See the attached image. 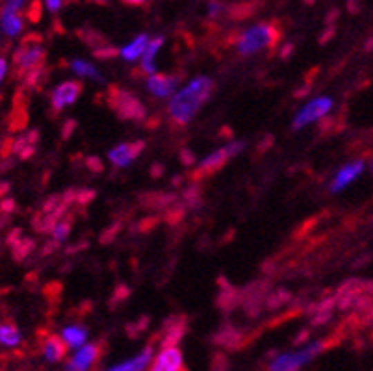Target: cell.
<instances>
[{
	"label": "cell",
	"mask_w": 373,
	"mask_h": 371,
	"mask_svg": "<svg viewBox=\"0 0 373 371\" xmlns=\"http://www.w3.org/2000/svg\"><path fill=\"white\" fill-rule=\"evenodd\" d=\"M213 91V82L208 77L193 78L188 86L180 89L169 102V115L175 121V124L184 126L191 119L195 117V113L201 110V106L210 99Z\"/></svg>",
	"instance_id": "1"
},
{
	"label": "cell",
	"mask_w": 373,
	"mask_h": 371,
	"mask_svg": "<svg viewBox=\"0 0 373 371\" xmlns=\"http://www.w3.org/2000/svg\"><path fill=\"white\" fill-rule=\"evenodd\" d=\"M277 37L278 30L273 24H258V26H253L247 32H243L242 37L238 39V50L243 56H249V54H255L262 48L275 45Z\"/></svg>",
	"instance_id": "2"
},
{
	"label": "cell",
	"mask_w": 373,
	"mask_h": 371,
	"mask_svg": "<svg viewBox=\"0 0 373 371\" xmlns=\"http://www.w3.org/2000/svg\"><path fill=\"white\" fill-rule=\"evenodd\" d=\"M321 351H323V343L314 342L312 345H308V348H305L303 351H297V353L278 354L269 365V371H299L301 365L310 362Z\"/></svg>",
	"instance_id": "3"
},
{
	"label": "cell",
	"mask_w": 373,
	"mask_h": 371,
	"mask_svg": "<svg viewBox=\"0 0 373 371\" xmlns=\"http://www.w3.org/2000/svg\"><path fill=\"white\" fill-rule=\"evenodd\" d=\"M110 104H112L113 110L117 112L119 117L123 119H142L143 115H145L142 102H140L136 97L121 91V89H113Z\"/></svg>",
	"instance_id": "4"
},
{
	"label": "cell",
	"mask_w": 373,
	"mask_h": 371,
	"mask_svg": "<svg viewBox=\"0 0 373 371\" xmlns=\"http://www.w3.org/2000/svg\"><path fill=\"white\" fill-rule=\"evenodd\" d=\"M332 108V100L329 97H318L310 100L307 106H303L294 119V129H301L305 124H310L321 119Z\"/></svg>",
	"instance_id": "5"
},
{
	"label": "cell",
	"mask_w": 373,
	"mask_h": 371,
	"mask_svg": "<svg viewBox=\"0 0 373 371\" xmlns=\"http://www.w3.org/2000/svg\"><path fill=\"white\" fill-rule=\"evenodd\" d=\"M15 65L19 71H24V75L39 71V65L45 59V50L39 45H23V48H19L15 53Z\"/></svg>",
	"instance_id": "6"
},
{
	"label": "cell",
	"mask_w": 373,
	"mask_h": 371,
	"mask_svg": "<svg viewBox=\"0 0 373 371\" xmlns=\"http://www.w3.org/2000/svg\"><path fill=\"white\" fill-rule=\"evenodd\" d=\"M82 91H84L82 84L75 82V80L59 84L58 88L52 91V99H50L54 112H61L64 108L75 104Z\"/></svg>",
	"instance_id": "7"
},
{
	"label": "cell",
	"mask_w": 373,
	"mask_h": 371,
	"mask_svg": "<svg viewBox=\"0 0 373 371\" xmlns=\"http://www.w3.org/2000/svg\"><path fill=\"white\" fill-rule=\"evenodd\" d=\"M101 345L99 343H86L73 354V359L67 362L66 371H88L101 356Z\"/></svg>",
	"instance_id": "8"
},
{
	"label": "cell",
	"mask_w": 373,
	"mask_h": 371,
	"mask_svg": "<svg viewBox=\"0 0 373 371\" xmlns=\"http://www.w3.org/2000/svg\"><path fill=\"white\" fill-rule=\"evenodd\" d=\"M149 371H188L184 368V359L178 348H162L158 356L154 359Z\"/></svg>",
	"instance_id": "9"
},
{
	"label": "cell",
	"mask_w": 373,
	"mask_h": 371,
	"mask_svg": "<svg viewBox=\"0 0 373 371\" xmlns=\"http://www.w3.org/2000/svg\"><path fill=\"white\" fill-rule=\"evenodd\" d=\"M145 147L143 142H136V143H121L115 149L110 151V162H112L115 167H128V165L134 162V160L140 156V153Z\"/></svg>",
	"instance_id": "10"
},
{
	"label": "cell",
	"mask_w": 373,
	"mask_h": 371,
	"mask_svg": "<svg viewBox=\"0 0 373 371\" xmlns=\"http://www.w3.org/2000/svg\"><path fill=\"white\" fill-rule=\"evenodd\" d=\"M229 158H232V153H231V149H229V145H227L225 149H220V151L212 153L210 156H208V158L202 160L201 165L197 167L195 178L208 177V175L216 173L218 169H221V167L227 164V160Z\"/></svg>",
	"instance_id": "11"
},
{
	"label": "cell",
	"mask_w": 373,
	"mask_h": 371,
	"mask_svg": "<svg viewBox=\"0 0 373 371\" xmlns=\"http://www.w3.org/2000/svg\"><path fill=\"white\" fill-rule=\"evenodd\" d=\"M178 78L173 75H162V73H154L147 80V89L154 97H169L177 88Z\"/></svg>",
	"instance_id": "12"
},
{
	"label": "cell",
	"mask_w": 373,
	"mask_h": 371,
	"mask_svg": "<svg viewBox=\"0 0 373 371\" xmlns=\"http://www.w3.org/2000/svg\"><path fill=\"white\" fill-rule=\"evenodd\" d=\"M362 171H364V164H362V162H353V164H347L345 167H342V169L336 173L334 180L331 182L332 193L342 191L347 184H351L355 178L361 177Z\"/></svg>",
	"instance_id": "13"
},
{
	"label": "cell",
	"mask_w": 373,
	"mask_h": 371,
	"mask_svg": "<svg viewBox=\"0 0 373 371\" xmlns=\"http://www.w3.org/2000/svg\"><path fill=\"white\" fill-rule=\"evenodd\" d=\"M24 21L17 12L10 10H0V32L6 37H19L23 34Z\"/></svg>",
	"instance_id": "14"
},
{
	"label": "cell",
	"mask_w": 373,
	"mask_h": 371,
	"mask_svg": "<svg viewBox=\"0 0 373 371\" xmlns=\"http://www.w3.org/2000/svg\"><path fill=\"white\" fill-rule=\"evenodd\" d=\"M67 353V343L64 342V338H59V336H48L43 340V354H45V359L48 362H59V360H64Z\"/></svg>",
	"instance_id": "15"
},
{
	"label": "cell",
	"mask_w": 373,
	"mask_h": 371,
	"mask_svg": "<svg viewBox=\"0 0 373 371\" xmlns=\"http://www.w3.org/2000/svg\"><path fill=\"white\" fill-rule=\"evenodd\" d=\"M151 359H153V348L149 345V348L143 349L142 353L136 354L134 359L124 360V362H121V364L108 371H143L147 368L149 362H151Z\"/></svg>",
	"instance_id": "16"
},
{
	"label": "cell",
	"mask_w": 373,
	"mask_h": 371,
	"mask_svg": "<svg viewBox=\"0 0 373 371\" xmlns=\"http://www.w3.org/2000/svg\"><path fill=\"white\" fill-rule=\"evenodd\" d=\"M61 338L67 343V348L80 349L86 342V338H88V330L84 327H78V325H69V327L61 330Z\"/></svg>",
	"instance_id": "17"
},
{
	"label": "cell",
	"mask_w": 373,
	"mask_h": 371,
	"mask_svg": "<svg viewBox=\"0 0 373 371\" xmlns=\"http://www.w3.org/2000/svg\"><path fill=\"white\" fill-rule=\"evenodd\" d=\"M21 343V332L13 323H0V345L2 348H17Z\"/></svg>",
	"instance_id": "18"
},
{
	"label": "cell",
	"mask_w": 373,
	"mask_h": 371,
	"mask_svg": "<svg viewBox=\"0 0 373 371\" xmlns=\"http://www.w3.org/2000/svg\"><path fill=\"white\" fill-rule=\"evenodd\" d=\"M164 45V37H154V39H151L147 45V48H145V53H143V61H142V69L145 73H151V75H154V56H156V53H158V48Z\"/></svg>",
	"instance_id": "19"
},
{
	"label": "cell",
	"mask_w": 373,
	"mask_h": 371,
	"mask_svg": "<svg viewBox=\"0 0 373 371\" xmlns=\"http://www.w3.org/2000/svg\"><path fill=\"white\" fill-rule=\"evenodd\" d=\"M147 45H149V37L145 36V34H143V36H137L131 45H126V47L121 50V56H123L124 59H128V61H134V59H137L140 56H143Z\"/></svg>",
	"instance_id": "20"
},
{
	"label": "cell",
	"mask_w": 373,
	"mask_h": 371,
	"mask_svg": "<svg viewBox=\"0 0 373 371\" xmlns=\"http://www.w3.org/2000/svg\"><path fill=\"white\" fill-rule=\"evenodd\" d=\"M71 69L77 73L78 77H86V78H93V80H101V75L97 71L95 67L88 61H82V59H73L71 61Z\"/></svg>",
	"instance_id": "21"
},
{
	"label": "cell",
	"mask_w": 373,
	"mask_h": 371,
	"mask_svg": "<svg viewBox=\"0 0 373 371\" xmlns=\"http://www.w3.org/2000/svg\"><path fill=\"white\" fill-rule=\"evenodd\" d=\"M69 230H71V221L69 219H64V221H58L56 227L52 229V236L56 242H64L67 236H69Z\"/></svg>",
	"instance_id": "22"
},
{
	"label": "cell",
	"mask_w": 373,
	"mask_h": 371,
	"mask_svg": "<svg viewBox=\"0 0 373 371\" xmlns=\"http://www.w3.org/2000/svg\"><path fill=\"white\" fill-rule=\"evenodd\" d=\"M26 4V0H4V10H10V12H17L23 10V6Z\"/></svg>",
	"instance_id": "23"
},
{
	"label": "cell",
	"mask_w": 373,
	"mask_h": 371,
	"mask_svg": "<svg viewBox=\"0 0 373 371\" xmlns=\"http://www.w3.org/2000/svg\"><path fill=\"white\" fill-rule=\"evenodd\" d=\"M61 2H64V0H45V4H47V8H48V12H58L59 8H61Z\"/></svg>",
	"instance_id": "24"
},
{
	"label": "cell",
	"mask_w": 373,
	"mask_h": 371,
	"mask_svg": "<svg viewBox=\"0 0 373 371\" xmlns=\"http://www.w3.org/2000/svg\"><path fill=\"white\" fill-rule=\"evenodd\" d=\"M6 75H8V61H6V58H2V56H0V82L6 78Z\"/></svg>",
	"instance_id": "25"
},
{
	"label": "cell",
	"mask_w": 373,
	"mask_h": 371,
	"mask_svg": "<svg viewBox=\"0 0 373 371\" xmlns=\"http://www.w3.org/2000/svg\"><path fill=\"white\" fill-rule=\"evenodd\" d=\"M117 50L115 48H104V50H97V58H108V56H115Z\"/></svg>",
	"instance_id": "26"
},
{
	"label": "cell",
	"mask_w": 373,
	"mask_h": 371,
	"mask_svg": "<svg viewBox=\"0 0 373 371\" xmlns=\"http://www.w3.org/2000/svg\"><path fill=\"white\" fill-rule=\"evenodd\" d=\"M182 156H184V158H182L184 164H193V154H191V153H184Z\"/></svg>",
	"instance_id": "27"
},
{
	"label": "cell",
	"mask_w": 373,
	"mask_h": 371,
	"mask_svg": "<svg viewBox=\"0 0 373 371\" xmlns=\"http://www.w3.org/2000/svg\"><path fill=\"white\" fill-rule=\"evenodd\" d=\"M212 371H227V362H225V360H221L220 365H218V364L213 365Z\"/></svg>",
	"instance_id": "28"
},
{
	"label": "cell",
	"mask_w": 373,
	"mask_h": 371,
	"mask_svg": "<svg viewBox=\"0 0 373 371\" xmlns=\"http://www.w3.org/2000/svg\"><path fill=\"white\" fill-rule=\"evenodd\" d=\"M126 4H131V6H142L143 2H147V0H124Z\"/></svg>",
	"instance_id": "29"
},
{
	"label": "cell",
	"mask_w": 373,
	"mask_h": 371,
	"mask_svg": "<svg viewBox=\"0 0 373 371\" xmlns=\"http://www.w3.org/2000/svg\"><path fill=\"white\" fill-rule=\"evenodd\" d=\"M372 171H373V164H372Z\"/></svg>",
	"instance_id": "30"
},
{
	"label": "cell",
	"mask_w": 373,
	"mask_h": 371,
	"mask_svg": "<svg viewBox=\"0 0 373 371\" xmlns=\"http://www.w3.org/2000/svg\"><path fill=\"white\" fill-rule=\"evenodd\" d=\"M0 100H2V97H0Z\"/></svg>",
	"instance_id": "31"
},
{
	"label": "cell",
	"mask_w": 373,
	"mask_h": 371,
	"mask_svg": "<svg viewBox=\"0 0 373 371\" xmlns=\"http://www.w3.org/2000/svg\"><path fill=\"white\" fill-rule=\"evenodd\" d=\"M0 34H2V32H0Z\"/></svg>",
	"instance_id": "32"
},
{
	"label": "cell",
	"mask_w": 373,
	"mask_h": 371,
	"mask_svg": "<svg viewBox=\"0 0 373 371\" xmlns=\"http://www.w3.org/2000/svg\"><path fill=\"white\" fill-rule=\"evenodd\" d=\"M101 2H102V0H101Z\"/></svg>",
	"instance_id": "33"
}]
</instances>
